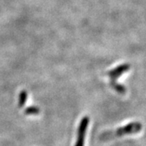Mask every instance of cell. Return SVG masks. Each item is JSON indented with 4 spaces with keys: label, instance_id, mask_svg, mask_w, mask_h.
Masks as SVG:
<instances>
[{
    "label": "cell",
    "instance_id": "obj_1",
    "mask_svg": "<svg viewBox=\"0 0 146 146\" xmlns=\"http://www.w3.org/2000/svg\"><path fill=\"white\" fill-rule=\"evenodd\" d=\"M27 99H28V93L25 90H22L19 94V100H18L19 107H23L26 103Z\"/></svg>",
    "mask_w": 146,
    "mask_h": 146
},
{
    "label": "cell",
    "instance_id": "obj_2",
    "mask_svg": "<svg viewBox=\"0 0 146 146\" xmlns=\"http://www.w3.org/2000/svg\"><path fill=\"white\" fill-rule=\"evenodd\" d=\"M126 69H127V67H126V66H121L119 68H116L115 70L111 71L110 72L108 73V75H109L110 77H116V76H119L120 74H122V73Z\"/></svg>",
    "mask_w": 146,
    "mask_h": 146
},
{
    "label": "cell",
    "instance_id": "obj_3",
    "mask_svg": "<svg viewBox=\"0 0 146 146\" xmlns=\"http://www.w3.org/2000/svg\"><path fill=\"white\" fill-rule=\"evenodd\" d=\"M40 113V109L36 106H29L25 110V114L28 115H37Z\"/></svg>",
    "mask_w": 146,
    "mask_h": 146
},
{
    "label": "cell",
    "instance_id": "obj_4",
    "mask_svg": "<svg viewBox=\"0 0 146 146\" xmlns=\"http://www.w3.org/2000/svg\"><path fill=\"white\" fill-rule=\"evenodd\" d=\"M84 140H85V136H77L75 146H84Z\"/></svg>",
    "mask_w": 146,
    "mask_h": 146
}]
</instances>
